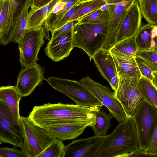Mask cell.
I'll list each match as a JSON object with an SVG mask.
<instances>
[{"mask_svg": "<svg viewBox=\"0 0 157 157\" xmlns=\"http://www.w3.org/2000/svg\"><path fill=\"white\" fill-rule=\"evenodd\" d=\"M144 150L152 157H157V126Z\"/></svg>", "mask_w": 157, "mask_h": 157, "instance_id": "cell-36", "label": "cell"}, {"mask_svg": "<svg viewBox=\"0 0 157 157\" xmlns=\"http://www.w3.org/2000/svg\"><path fill=\"white\" fill-rule=\"evenodd\" d=\"M52 0H44L43 4L41 7L44 6H45V5H46L47 4H48Z\"/></svg>", "mask_w": 157, "mask_h": 157, "instance_id": "cell-43", "label": "cell"}, {"mask_svg": "<svg viewBox=\"0 0 157 157\" xmlns=\"http://www.w3.org/2000/svg\"><path fill=\"white\" fill-rule=\"evenodd\" d=\"M20 125L23 139L21 150L27 157H37L54 138L44 128L35 125L28 117H21Z\"/></svg>", "mask_w": 157, "mask_h": 157, "instance_id": "cell-4", "label": "cell"}, {"mask_svg": "<svg viewBox=\"0 0 157 157\" xmlns=\"http://www.w3.org/2000/svg\"><path fill=\"white\" fill-rule=\"evenodd\" d=\"M114 61L119 76L126 75L140 78L142 76L137 64L136 57L125 55L112 48L109 50Z\"/></svg>", "mask_w": 157, "mask_h": 157, "instance_id": "cell-19", "label": "cell"}, {"mask_svg": "<svg viewBox=\"0 0 157 157\" xmlns=\"http://www.w3.org/2000/svg\"><path fill=\"white\" fill-rule=\"evenodd\" d=\"M100 107L60 102L35 106L28 117L44 129L64 124L95 120L94 112Z\"/></svg>", "mask_w": 157, "mask_h": 157, "instance_id": "cell-1", "label": "cell"}, {"mask_svg": "<svg viewBox=\"0 0 157 157\" xmlns=\"http://www.w3.org/2000/svg\"><path fill=\"white\" fill-rule=\"evenodd\" d=\"M44 73V67L38 64L22 69L18 75L15 86L20 94L23 97L31 94L35 88L46 80Z\"/></svg>", "mask_w": 157, "mask_h": 157, "instance_id": "cell-13", "label": "cell"}, {"mask_svg": "<svg viewBox=\"0 0 157 157\" xmlns=\"http://www.w3.org/2000/svg\"><path fill=\"white\" fill-rule=\"evenodd\" d=\"M22 97L15 86H3L0 88V101L7 105L12 114L15 123L17 125L20 124L21 117L19 104Z\"/></svg>", "mask_w": 157, "mask_h": 157, "instance_id": "cell-20", "label": "cell"}, {"mask_svg": "<svg viewBox=\"0 0 157 157\" xmlns=\"http://www.w3.org/2000/svg\"><path fill=\"white\" fill-rule=\"evenodd\" d=\"M92 0H78L77 3H82ZM108 5L116 4L117 3L130 1H135L137 0H104Z\"/></svg>", "mask_w": 157, "mask_h": 157, "instance_id": "cell-40", "label": "cell"}, {"mask_svg": "<svg viewBox=\"0 0 157 157\" xmlns=\"http://www.w3.org/2000/svg\"><path fill=\"white\" fill-rule=\"evenodd\" d=\"M72 29L51 38L47 44L44 52L53 61H59L67 57L74 48Z\"/></svg>", "mask_w": 157, "mask_h": 157, "instance_id": "cell-14", "label": "cell"}, {"mask_svg": "<svg viewBox=\"0 0 157 157\" xmlns=\"http://www.w3.org/2000/svg\"><path fill=\"white\" fill-rule=\"evenodd\" d=\"M108 17L107 9L94 20L77 23L72 29L74 48L78 47L83 50L90 61L104 44L107 34Z\"/></svg>", "mask_w": 157, "mask_h": 157, "instance_id": "cell-3", "label": "cell"}, {"mask_svg": "<svg viewBox=\"0 0 157 157\" xmlns=\"http://www.w3.org/2000/svg\"><path fill=\"white\" fill-rule=\"evenodd\" d=\"M113 48L125 55L134 57L139 51L135 36L117 43Z\"/></svg>", "mask_w": 157, "mask_h": 157, "instance_id": "cell-28", "label": "cell"}, {"mask_svg": "<svg viewBox=\"0 0 157 157\" xmlns=\"http://www.w3.org/2000/svg\"><path fill=\"white\" fill-rule=\"evenodd\" d=\"M32 0H30L26 4L23 11L21 20L14 33L12 41L18 44L25 33L27 30L28 10Z\"/></svg>", "mask_w": 157, "mask_h": 157, "instance_id": "cell-29", "label": "cell"}, {"mask_svg": "<svg viewBox=\"0 0 157 157\" xmlns=\"http://www.w3.org/2000/svg\"><path fill=\"white\" fill-rule=\"evenodd\" d=\"M83 4V3L76 2L56 23L51 33L67 24L69 20L82 6Z\"/></svg>", "mask_w": 157, "mask_h": 157, "instance_id": "cell-32", "label": "cell"}, {"mask_svg": "<svg viewBox=\"0 0 157 157\" xmlns=\"http://www.w3.org/2000/svg\"><path fill=\"white\" fill-rule=\"evenodd\" d=\"M3 143L21 148L23 139L20 124H15L8 107L0 101V144Z\"/></svg>", "mask_w": 157, "mask_h": 157, "instance_id": "cell-11", "label": "cell"}, {"mask_svg": "<svg viewBox=\"0 0 157 157\" xmlns=\"http://www.w3.org/2000/svg\"><path fill=\"white\" fill-rule=\"evenodd\" d=\"M152 157L144 150L139 149L127 155L125 157Z\"/></svg>", "mask_w": 157, "mask_h": 157, "instance_id": "cell-39", "label": "cell"}, {"mask_svg": "<svg viewBox=\"0 0 157 157\" xmlns=\"http://www.w3.org/2000/svg\"><path fill=\"white\" fill-rule=\"evenodd\" d=\"M108 135L73 140L67 146L63 157H95Z\"/></svg>", "mask_w": 157, "mask_h": 157, "instance_id": "cell-12", "label": "cell"}, {"mask_svg": "<svg viewBox=\"0 0 157 157\" xmlns=\"http://www.w3.org/2000/svg\"><path fill=\"white\" fill-rule=\"evenodd\" d=\"M78 81L108 109L119 123L126 119L127 116L124 109L114 93L109 88L94 81L88 76Z\"/></svg>", "mask_w": 157, "mask_h": 157, "instance_id": "cell-8", "label": "cell"}, {"mask_svg": "<svg viewBox=\"0 0 157 157\" xmlns=\"http://www.w3.org/2000/svg\"><path fill=\"white\" fill-rule=\"evenodd\" d=\"M142 17L147 23L157 25V0H137Z\"/></svg>", "mask_w": 157, "mask_h": 157, "instance_id": "cell-24", "label": "cell"}, {"mask_svg": "<svg viewBox=\"0 0 157 157\" xmlns=\"http://www.w3.org/2000/svg\"><path fill=\"white\" fill-rule=\"evenodd\" d=\"M95 121L92 128L95 136H106L107 132L110 128L111 119L113 117L112 114L107 113L101 108L98 109L94 112Z\"/></svg>", "mask_w": 157, "mask_h": 157, "instance_id": "cell-23", "label": "cell"}, {"mask_svg": "<svg viewBox=\"0 0 157 157\" xmlns=\"http://www.w3.org/2000/svg\"><path fill=\"white\" fill-rule=\"evenodd\" d=\"M139 86L145 100L157 108V90L152 82L142 76L140 79Z\"/></svg>", "mask_w": 157, "mask_h": 157, "instance_id": "cell-25", "label": "cell"}, {"mask_svg": "<svg viewBox=\"0 0 157 157\" xmlns=\"http://www.w3.org/2000/svg\"><path fill=\"white\" fill-rule=\"evenodd\" d=\"M78 0H68L65 7L59 12L54 14H50L44 22L47 25L49 31H52L54 27L58 21L67 13Z\"/></svg>", "mask_w": 157, "mask_h": 157, "instance_id": "cell-30", "label": "cell"}, {"mask_svg": "<svg viewBox=\"0 0 157 157\" xmlns=\"http://www.w3.org/2000/svg\"><path fill=\"white\" fill-rule=\"evenodd\" d=\"M135 1H130L108 5L107 34L102 48L109 51L116 44L117 35L128 10Z\"/></svg>", "mask_w": 157, "mask_h": 157, "instance_id": "cell-10", "label": "cell"}, {"mask_svg": "<svg viewBox=\"0 0 157 157\" xmlns=\"http://www.w3.org/2000/svg\"><path fill=\"white\" fill-rule=\"evenodd\" d=\"M42 27L35 29L26 31L18 44L20 52V62L25 67L37 64L38 54L44 43Z\"/></svg>", "mask_w": 157, "mask_h": 157, "instance_id": "cell-9", "label": "cell"}, {"mask_svg": "<svg viewBox=\"0 0 157 157\" xmlns=\"http://www.w3.org/2000/svg\"><path fill=\"white\" fill-rule=\"evenodd\" d=\"M44 0H32L30 6L31 9L36 10L41 8Z\"/></svg>", "mask_w": 157, "mask_h": 157, "instance_id": "cell-41", "label": "cell"}, {"mask_svg": "<svg viewBox=\"0 0 157 157\" xmlns=\"http://www.w3.org/2000/svg\"><path fill=\"white\" fill-rule=\"evenodd\" d=\"M92 59L99 71L109 83L115 91L119 83V76L113 56L109 51L101 48L93 56Z\"/></svg>", "mask_w": 157, "mask_h": 157, "instance_id": "cell-15", "label": "cell"}, {"mask_svg": "<svg viewBox=\"0 0 157 157\" xmlns=\"http://www.w3.org/2000/svg\"><path fill=\"white\" fill-rule=\"evenodd\" d=\"M142 17L137 0L130 6L117 36L116 44L135 36L141 25Z\"/></svg>", "mask_w": 157, "mask_h": 157, "instance_id": "cell-17", "label": "cell"}, {"mask_svg": "<svg viewBox=\"0 0 157 157\" xmlns=\"http://www.w3.org/2000/svg\"><path fill=\"white\" fill-rule=\"evenodd\" d=\"M65 149L63 141L54 137L50 144L37 157H63Z\"/></svg>", "mask_w": 157, "mask_h": 157, "instance_id": "cell-27", "label": "cell"}, {"mask_svg": "<svg viewBox=\"0 0 157 157\" xmlns=\"http://www.w3.org/2000/svg\"><path fill=\"white\" fill-rule=\"evenodd\" d=\"M62 0H52L44 6L36 10L31 9L28 12L27 29H35L40 28L51 13L52 9L59 1Z\"/></svg>", "mask_w": 157, "mask_h": 157, "instance_id": "cell-22", "label": "cell"}, {"mask_svg": "<svg viewBox=\"0 0 157 157\" xmlns=\"http://www.w3.org/2000/svg\"><path fill=\"white\" fill-rule=\"evenodd\" d=\"M30 0H9L7 21L5 30L0 35L1 44L6 45L12 41L14 33L25 6Z\"/></svg>", "mask_w": 157, "mask_h": 157, "instance_id": "cell-16", "label": "cell"}, {"mask_svg": "<svg viewBox=\"0 0 157 157\" xmlns=\"http://www.w3.org/2000/svg\"><path fill=\"white\" fill-rule=\"evenodd\" d=\"M133 117L136 124L140 148L145 150L157 126V108L145 100Z\"/></svg>", "mask_w": 157, "mask_h": 157, "instance_id": "cell-7", "label": "cell"}, {"mask_svg": "<svg viewBox=\"0 0 157 157\" xmlns=\"http://www.w3.org/2000/svg\"></svg>", "mask_w": 157, "mask_h": 157, "instance_id": "cell-45", "label": "cell"}, {"mask_svg": "<svg viewBox=\"0 0 157 157\" xmlns=\"http://www.w3.org/2000/svg\"><path fill=\"white\" fill-rule=\"evenodd\" d=\"M140 148L135 121L127 116L108 135L95 157H125Z\"/></svg>", "mask_w": 157, "mask_h": 157, "instance_id": "cell-2", "label": "cell"}, {"mask_svg": "<svg viewBox=\"0 0 157 157\" xmlns=\"http://www.w3.org/2000/svg\"><path fill=\"white\" fill-rule=\"evenodd\" d=\"M82 6L69 20L68 22L79 20L90 13L100 9L106 4L104 0H92L83 3Z\"/></svg>", "mask_w": 157, "mask_h": 157, "instance_id": "cell-26", "label": "cell"}, {"mask_svg": "<svg viewBox=\"0 0 157 157\" xmlns=\"http://www.w3.org/2000/svg\"><path fill=\"white\" fill-rule=\"evenodd\" d=\"M46 80L53 89L69 97L76 105L100 108L103 106L78 81L53 77Z\"/></svg>", "mask_w": 157, "mask_h": 157, "instance_id": "cell-5", "label": "cell"}, {"mask_svg": "<svg viewBox=\"0 0 157 157\" xmlns=\"http://www.w3.org/2000/svg\"><path fill=\"white\" fill-rule=\"evenodd\" d=\"M0 157H27L21 150L5 147L0 148Z\"/></svg>", "mask_w": 157, "mask_h": 157, "instance_id": "cell-35", "label": "cell"}, {"mask_svg": "<svg viewBox=\"0 0 157 157\" xmlns=\"http://www.w3.org/2000/svg\"><path fill=\"white\" fill-rule=\"evenodd\" d=\"M136 57L143 60L154 71H157V51L155 48L139 51Z\"/></svg>", "mask_w": 157, "mask_h": 157, "instance_id": "cell-31", "label": "cell"}, {"mask_svg": "<svg viewBox=\"0 0 157 157\" xmlns=\"http://www.w3.org/2000/svg\"><path fill=\"white\" fill-rule=\"evenodd\" d=\"M136 40L139 51L155 48L157 36V26L148 23L141 26L136 35Z\"/></svg>", "mask_w": 157, "mask_h": 157, "instance_id": "cell-21", "label": "cell"}, {"mask_svg": "<svg viewBox=\"0 0 157 157\" xmlns=\"http://www.w3.org/2000/svg\"><path fill=\"white\" fill-rule=\"evenodd\" d=\"M153 78L152 82L157 90V71H154L153 72Z\"/></svg>", "mask_w": 157, "mask_h": 157, "instance_id": "cell-42", "label": "cell"}, {"mask_svg": "<svg viewBox=\"0 0 157 157\" xmlns=\"http://www.w3.org/2000/svg\"><path fill=\"white\" fill-rule=\"evenodd\" d=\"M140 79L126 75L119 76L118 87L114 93L128 116L133 117L145 100L139 89Z\"/></svg>", "mask_w": 157, "mask_h": 157, "instance_id": "cell-6", "label": "cell"}, {"mask_svg": "<svg viewBox=\"0 0 157 157\" xmlns=\"http://www.w3.org/2000/svg\"><path fill=\"white\" fill-rule=\"evenodd\" d=\"M104 11L99 9L93 11L79 19L78 23H84L93 21L98 17Z\"/></svg>", "mask_w": 157, "mask_h": 157, "instance_id": "cell-37", "label": "cell"}, {"mask_svg": "<svg viewBox=\"0 0 157 157\" xmlns=\"http://www.w3.org/2000/svg\"><path fill=\"white\" fill-rule=\"evenodd\" d=\"M95 121V120L67 123L44 129L54 137L63 141L76 138L83 133L86 128L92 127Z\"/></svg>", "mask_w": 157, "mask_h": 157, "instance_id": "cell-18", "label": "cell"}, {"mask_svg": "<svg viewBox=\"0 0 157 157\" xmlns=\"http://www.w3.org/2000/svg\"><path fill=\"white\" fill-rule=\"evenodd\" d=\"M155 41L156 45H155V48L157 51V36L155 38Z\"/></svg>", "mask_w": 157, "mask_h": 157, "instance_id": "cell-44", "label": "cell"}, {"mask_svg": "<svg viewBox=\"0 0 157 157\" xmlns=\"http://www.w3.org/2000/svg\"><path fill=\"white\" fill-rule=\"evenodd\" d=\"M79 21V20H76L68 22L62 27L54 30L51 33V38H53L59 34L72 29Z\"/></svg>", "mask_w": 157, "mask_h": 157, "instance_id": "cell-38", "label": "cell"}, {"mask_svg": "<svg viewBox=\"0 0 157 157\" xmlns=\"http://www.w3.org/2000/svg\"><path fill=\"white\" fill-rule=\"evenodd\" d=\"M135 59L142 76L152 82L153 78V72L154 71L142 59L137 57Z\"/></svg>", "mask_w": 157, "mask_h": 157, "instance_id": "cell-34", "label": "cell"}, {"mask_svg": "<svg viewBox=\"0 0 157 157\" xmlns=\"http://www.w3.org/2000/svg\"><path fill=\"white\" fill-rule=\"evenodd\" d=\"M9 0H0V35L3 32L7 21Z\"/></svg>", "mask_w": 157, "mask_h": 157, "instance_id": "cell-33", "label": "cell"}]
</instances>
